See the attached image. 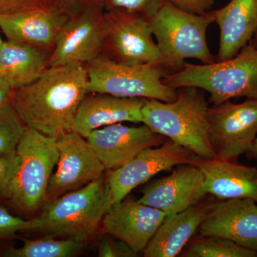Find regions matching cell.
<instances>
[{
	"instance_id": "6da1fadb",
	"label": "cell",
	"mask_w": 257,
	"mask_h": 257,
	"mask_svg": "<svg viewBox=\"0 0 257 257\" xmlns=\"http://www.w3.org/2000/svg\"><path fill=\"white\" fill-rule=\"evenodd\" d=\"M87 94L85 66L69 64L48 67L33 82L13 89L10 101L27 126L57 139L72 132Z\"/></svg>"
},
{
	"instance_id": "7a4b0ae2",
	"label": "cell",
	"mask_w": 257,
	"mask_h": 257,
	"mask_svg": "<svg viewBox=\"0 0 257 257\" xmlns=\"http://www.w3.org/2000/svg\"><path fill=\"white\" fill-rule=\"evenodd\" d=\"M182 89L172 102L145 99L143 123L196 156L215 158L208 121V101L197 88Z\"/></svg>"
},
{
	"instance_id": "3957f363",
	"label": "cell",
	"mask_w": 257,
	"mask_h": 257,
	"mask_svg": "<svg viewBox=\"0 0 257 257\" xmlns=\"http://www.w3.org/2000/svg\"><path fill=\"white\" fill-rule=\"evenodd\" d=\"M168 87H195L209 93V102L219 105L233 98L257 99V51L251 43L235 57L212 63L185 62L163 79Z\"/></svg>"
},
{
	"instance_id": "277c9868",
	"label": "cell",
	"mask_w": 257,
	"mask_h": 257,
	"mask_svg": "<svg viewBox=\"0 0 257 257\" xmlns=\"http://www.w3.org/2000/svg\"><path fill=\"white\" fill-rule=\"evenodd\" d=\"M150 22L162 64L171 72L182 69L187 59H196L202 64L215 62L207 40V29L214 23L211 10L194 14L165 0Z\"/></svg>"
},
{
	"instance_id": "5b68a950",
	"label": "cell",
	"mask_w": 257,
	"mask_h": 257,
	"mask_svg": "<svg viewBox=\"0 0 257 257\" xmlns=\"http://www.w3.org/2000/svg\"><path fill=\"white\" fill-rule=\"evenodd\" d=\"M84 66L88 75V94L165 102L175 101L178 94L176 89L164 84L163 79L172 72L162 64L126 65L101 55Z\"/></svg>"
},
{
	"instance_id": "8992f818",
	"label": "cell",
	"mask_w": 257,
	"mask_h": 257,
	"mask_svg": "<svg viewBox=\"0 0 257 257\" xmlns=\"http://www.w3.org/2000/svg\"><path fill=\"white\" fill-rule=\"evenodd\" d=\"M16 153L20 165L7 198L20 211L35 212L47 202L49 182L59 160L57 139L26 126Z\"/></svg>"
},
{
	"instance_id": "52a82bcc",
	"label": "cell",
	"mask_w": 257,
	"mask_h": 257,
	"mask_svg": "<svg viewBox=\"0 0 257 257\" xmlns=\"http://www.w3.org/2000/svg\"><path fill=\"white\" fill-rule=\"evenodd\" d=\"M104 176L82 188L45 202L39 219L40 231L50 236L77 238L86 241L107 212Z\"/></svg>"
},
{
	"instance_id": "ba28073f",
	"label": "cell",
	"mask_w": 257,
	"mask_h": 257,
	"mask_svg": "<svg viewBox=\"0 0 257 257\" xmlns=\"http://www.w3.org/2000/svg\"><path fill=\"white\" fill-rule=\"evenodd\" d=\"M105 10L100 2L69 15L49 57L48 67L69 64L85 65L102 55Z\"/></svg>"
},
{
	"instance_id": "9c48e42d",
	"label": "cell",
	"mask_w": 257,
	"mask_h": 257,
	"mask_svg": "<svg viewBox=\"0 0 257 257\" xmlns=\"http://www.w3.org/2000/svg\"><path fill=\"white\" fill-rule=\"evenodd\" d=\"M105 18V37L101 55L126 65L162 64L149 19L142 15L106 11Z\"/></svg>"
},
{
	"instance_id": "30bf717a",
	"label": "cell",
	"mask_w": 257,
	"mask_h": 257,
	"mask_svg": "<svg viewBox=\"0 0 257 257\" xmlns=\"http://www.w3.org/2000/svg\"><path fill=\"white\" fill-rule=\"evenodd\" d=\"M192 155L185 147L168 140L160 146L143 150L127 163L110 170L106 179L108 210L162 171L189 164Z\"/></svg>"
},
{
	"instance_id": "8fae6325",
	"label": "cell",
	"mask_w": 257,
	"mask_h": 257,
	"mask_svg": "<svg viewBox=\"0 0 257 257\" xmlns=\"http://www.w3.org/2000/svg\"><path fill=\"white\" fill-rule=\"evenodd\" d=\"M210 140L216 157L236 160L246 154L257 136V99L227 101L208 110Z\"/></svg>"
},
{
	"instance_id": "7c38bea8",
	"label": "cell",
	"mask_w": 257,
	"mask_h": 257,
	"mask_svg": "<svg viewBox=\"0 0 257 257\" xmlns=\"http://www.w3.org/2000/svg\"><path fill=\"white\" fill-rule=\"evenodd\" d=\"M57 168L52 174L47 202L77 190L104 176V165L87 139L72 131L57 139Z\"/></svg>"
},
{
	"instance_id": "4fadbf2b",
	"label": "cell",
	"mask_w": 257,
	"mask_h": 257,
	"mask_svg": "<svg viewBox=\"0 0 257 257\" xmlns=\"http://www.w3.org/2000/svg\"><path fill=\"white\" fill-rule=\"evenodd\" d=\"M86 139L105 170H109L119 168L143 150L167 141L165 137L147 125L128 126L121 123L96 128Z\"/></svg>"
},
{
	"instance_id": "5bb4252c",
	"label": "cell",
	"mask_w": 257,
	"mask_h": 257,
	"mask_svg": "<svg viewBox=\"0 0 257 257\" xmlns=\"http://www.w3.org/2000/svg\"><path fill=\"white\" fill-rule=\"evenodd\" d=\"M204 183V175L195 165L177 166L170 175L147 184L138 201L167 215L177 214L202 202L207 195Z\"/></svg>"
},
{
	"instance_id": "9a60e30c",
	"label": "cell",
	"mask_w": 257,
	"mask_h": 257,
	"mask_svg": "<svg viewBox=\"0 0 257 257\" xmlns=\"http://www.w3.org/2000/svg\"><path fill=\"white\" fill-rule=\"evenodd\" d=\"M69 15L50 5L10 14H0V29L7 40L51 53Z\"/></svg>"
},
{
	"instance_id": "2e32d148",
	"label": "cell",
	"mask_w": 257,
	"mask_h": 257,
	"mask_svg": "<svg viewBox=\"0 0 257 257\" xmlns=\"http://www.w3.org/2000/svg\"><path fill=\"white\" fill-rule=\"evenodd\" d=\"M198 231L201 236L225 238L257 251V202L251 199L214 202Z\"/></svg>"
},
{
	"instance_id": "e0dca14e",
	"label": "cell",
	"mask_w": 257,
	"mask_h": 257,
	"mask_svg": "<svg viewBox=\"0 0 257 257\" xmlns=\"http://www.w3.org/2000/svg\"><path fill=\"white\" fill-rule=\"evenodd\" d=\"M167 214L139 201H121L104 214V234L127 244L136 253L143 252Z\"/></svg>"
},
{
	"instance_id": "ac0fdd59",
	"label": "cell",
	"mask_w": 257,
	"mask_h": 257,
	"mask_svg": "<svg viewBox=\"0 0 257 257\" xmlns=\"http://www.w3.org/2000/svg\"><path fill=\"white\" fill-rule=\"evenodd\" d=\"M189 164L204 175L206 194L221 200L251 199L257 202V168L236 163L235 160L205 159L192 155Z\"/></svg>"
},
{
	"instance_id": "d6986e66",
	"label": "cell",
	"mask_w": 257,
	"mask_h": 257,
	"mask_svg": "<svg viewBox=\"0 0 257 257\" xmlns=\"http://www.w3.org/2000/svg\"><path fill=\"white\" fill-rule=\"evenodd\" d=\"M87 94L79 106L72 128L81 136L87 138L96 128L116 123H143L142 109L145 99L98 93Z\"/></svg>"
},
{
	"instance_id": "ffe728a7",
	"label": "cell",
	"mask_w": 257,
	"mask_h": 257,
	"mask_svg": "<svg viewBox=\"0 0 257 257\" xmlns=\"http://www.w3.org/2000/svg\"><path fill=\"white\" fill-rule=\"evenodd\" d=\"M208 199L185 210L166 216L143 251L145 257H174L182 252L192 239L214 203Z\"/></svg>"
},
{
	"instance_id": "44dd1931",
	"label": "cell",
	"mask_w": 257,
	"mask_h": 257,
	"mask_svg": "<svg viewBox=\"0 0 257 257\" xmlns=\"http://www.w3.org/2000/svg\"><path fill=\"white\" fill-rule=\"evenodd\" d=\"M212 12L220 30L216 61L229 60L251 42L257 31V0H231Z\"/></svg>"
},
{
	"instance_id": "7402d4cb",
	"label": "cell",
	"mask_w": 257,
	"mask_h": 257,
	"mask_svg": "<svg viewBox=\"0 0 257 257\" xmlns=\"http://www.w3.org/2000/svg\"><path fill=\"white\" fill-rule=\"evenodd\" d=\"M50 55L36 47L6 40L0 48V80L13 89L30 84L47 68Z\"/></svg>"
},
{
	"instance_id": "603a6c76",
	"label": "cell",
	"mask_w": 257,
	"mask_h": 257,
	"mask_svg": "<svg viewBox=\"0 0 257 257\" xmlns=\"http://www.w3.org/2000/svg\"><path fill=\"white\" fill-rule=\"evenodd\" d=\"M84 240L77 238L55 239L44 237L25 239L20 247L6 249L3 256L8 257H69L79 252L84 246Z\"/></svg>"
},
{
	"instance_id": "cb8c5ba5",
	"label": "cell",
	"mask_w": 257,
	"mask_h": 257,
	"mask_svg": "<svg viewBox=\"0 0 257 257\" xmlns=\"http://www.w3.org/2000/svg\"><path fill=\"white\" fill-rule=\"evenodd\" d=\"M185 247L182 256L257 257V251L219 236L199 235L191 239Z\"/></svg>"
},
{
	"instance_id": "d4e9b609",
	"label": "cell",
	"mask_w": 257,
	"mask_h": 257,
	"mask_svg": "<svg viewBox=\"0 0 257 257\" xmlns=\"http://www.w3.org/2000/svg\"><path fill=\"white\" fill-rule=\"evenodd\" d=\"M25 128L10 101L0 107V157L16 153Z\"/></svg>"
},
{
	"instance_id": "484cf974",
	"label": "cell",
	"mask_w": 257,
	"mask_h": 257,
	"mask_svg": "<svg viewBox=\"0 0 257 257\" xmlns=\"http://www.w3.org/2000/svg\"><path fill=\"white\" fill-rule=\"evenodd\" d=\"M165 0H100L106 12L142 15L151 19L156 15Z\"/></svg>"
},
{
	"instance_id": "4316f807",
	"label": "cell",
	"mask_w": 257,
	"mask_h": 257,
	"mask_svg": "<svg viewBox=\"0 0 257 257\" xmlns=\"http://www.w3.org/2000/svg\"><path fill=\"white\" fill-rule=\"evenodd\" d=\"M41 225L38 217L25 220L10 214L5 208L0 207V240L9 239L19 231L38 230Z\"/></svg>"
},
{
	"instance_id": "83f0119b",
	"label": "cell",
	"mask_w": 257,
	"mask_h": 257,
	"mask_svg": "<svg viewBox=\"0 0 257 257\" xmlns=\"http://www.w3.org/2000/svg\"><path fill=\"white\" fill-rule=\"evenodd\" d=\"M101 236L97 245V256L99 257H135L138 253L121 240L113 239L111 235Z\"/></svg>"
},
{
	"instance_id": "f1b7e54d",
	"label": "cell",
	"mask_w": 257,
	"mask_h": 257,
	"mask_svg": "<svg viewBox=\"0 0 257 257\" xmlns=\"http://www.w3.org/2000/svg\"><path fill=\"white\" fill-rule=\"evenodd\" d=\"M18 154L0 157V197H8L10 184L20 165Z\"/></svg>"
},
{
	"instance_id": "f546056e",
	"label": "cell",
	"mask_w": 257,
	"mask_h": 257,
	"mask_svg": "<svg viewBox=\"0 0 257 257\" xmlns=\"http://www.w3.org/2000/svg\"><path fill=\"white\" fill-rule=\"evenodd\" d=\"M47 5H50L48 0H0V14H10Z\"/></svg>"
},
{
	"instance_id": "4dcf8cb0",
	"label": "cell",
	"mask_w": 257,
	"mask_h": 257,
	"mask_svg": "<svg viewBox=\"0 0 257 257\" xmlns=\"http://www.w3.org/2000/svg\"><path fill=\"white\" fill-rule=\"evenodd\" d=\"M181 9L194 13L203 15L211 11L214 0H168Z\"/></svg>"
},
{
	"instance_id": "1f68e13d",
	"label": "cell",
	"mask_w": 257,
	"mask_h": 257,
	"mask_svg": "<svg viewBox=\"0 0 257 257\" xmlns=\"http://www.w3.org/2000/svg\"><path fill=\"white\" fill-rule=\"evenodd\" d=\"M50 5L70 15L100 0H48Z\"/></svg>"
},
{
	"instance_id": "d6a6232c",
	"label": "cell",
	"mask_w": 257,
	"mask_h": 257,
	"mask_svg": "<svg viewBox=\"0 0 257 257\" xmlns=\"http://www.w3.org/2000/svg\"><path fill=\"white\" fill-rule=\"evenodd\" d=\"M13 89L6 83L0 80V107L10 101Z\"/></svg>"
},
{
	"instance_id": "836d02e7",
	"label": "cell",
	"mask_w": 257,
	"mask_h": 257,
	"mask_svg": "<svg viewBox=\"0 0 257 257\" xmlns=\"http://www.w3.org/2000/svg\"><path fill=\"white\" fill-rule=\"evenodd\" d=\"M246 155L251 160L256 161L257 162V136L253 140L252 145L250 147L249 150L246 152Z\"/></svg>"
},
{
	"instance_id": "e575fe53",
	"label": "cell",
	"mask_w": 257,
	"mask_h": 257,
	"mask_svg": "<svg viewBox=\"0 0 257 257\" xmlns=\"http://www.w3.org/2000/svg\"><path fill=\"white\" fill-rule=\"evenodd\" d=\"M250 43L252 45V46L254 47L257 51V31L256 32V33L254 34V35H253L252 40H251Z\"/></svg>"
},
{
	"instance_id": "d590c367",
	"label": "cell",
	"mask_w": 257,
	"mask_h": 257,
	"mask_svg": "<svg viewBox=\"0 0 257 257\" xmlns=\"http://www.w3.org/2000/svg\"><path fill=\"white\" fill-rule=\"evenodd\" d=\"M2 31L1 29H0V48H1V47L3 46V43H4V40H3V37H2Z\"/></svg>"
}]
</instances>
